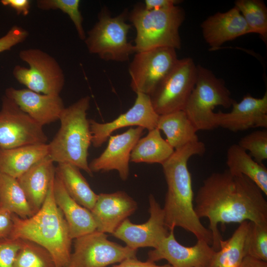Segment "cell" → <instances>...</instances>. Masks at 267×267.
Wrapping results in <instances>:
<instances>
[{
	"mask_svg": "<svg viewBox=\"0 0 267 267\" xmlns=\"http://www.w3.org/2000/svg\"><path fill=\"white\" fill-rule=\"evenodd\" d=\"M264 195L249 178L232 175L227 169L213 173L203 180L195 198L194 210L199 219L209 220L214 250L220 249L222 240L219 223H240L245 221L267 223Z\"/></svg>",
	"mask_w": 267,
	"mask_h": 267,
	"instance_id": "1",
	"label": "cell"
},
{
	"mask_svg": "<svg viewBox=\"0 0 267 267\" xmlns=\"http://www.w3.org/2000/svg\"><path fill=\"white\" fill-rule=\"evenodd\" d=\"M205 151L203 142H192L175 150L162 164L168 188L163 209L168 229L181 227L192 233L197 240L212 245L211 232L202 224L194 210L191 177L187 167L191 157L201 156Z\"/></svg>",
	"mask_w": 267,
	"mask_h": 267,
	"instance_id": "2",
	"label": "cell"
},
{
	"mask_svg": "<svg viewBox=\"0 0 267 267\" xmlns=\"http://www.w3.org/2000/svg\"><path fill=\"white\" fill-rule=\"evenodd\" d=\"M54 177L44 201L37 213L25 219L12 214L13 227L9 237L39 244L49 252L55 267H68L73 239L64 216L55 202Z\"/></svg>",
	"mask_w": 267,
	"mask_h": 267,
	"instance_id": "3",
	"label": "cell"
},
{
	"mask_svg": "<svg viewBox=\"0 0 267 267\" xmlns=\"http://www.w3.org/2000/svg\"><path fill=\"white\" fill-rule=\"evenodd\" d=\"M90 100L89 96L83 97L64 109L59 119L60 128L48 145V155L54 162L72 164L92 176L88 161L92 140L87 117Z\"/></svg>",
	"mask_w": 267,
	"mask_h": 267,
	"instance_id": "4",
	"label": "cell"
},
{
	"mask_svg": "<svg viewBox=\"0 0 267 267\" xmlns=\"http://www.w3.org/2000/svg\"><path fill=\"white\" fill-rule=\"evenodd\" d=\"M184 18V10L177 5L149 10L137 3L128 15L136 31V52L163 47L180 48L179 29Z\"/></svg>",
	"mask_w": 267,
	"mask_h": 267,
	"instance_id": "5",
	"label": "cell"
},
{
	"mask_svg": "<svg viewBox=\"0 0 267 267\" xmlns=\"http://www.w3.org/2000/svg\"><path fill=\"white\" fill-rule=\"evenodd\" d=\"M128 13L125 9L112 17L106 7L101 9L98 21L84 40L90 53L105 61L122 62L129 60L130 56L136 52V49L128 40L132 28V25L126 22Z\"/></svg>",
	"mask_w": 267,
	"mask_h": 267,
	"instance_id": "6",
	"label": "cell"
},
{
	"mask_svg": "<svg viewBox=\"0 0 267 267\" xmlns=\"http://www.w3.org/2000/svg\"><path fill=\"white\" fill-rule=\"evenodd\" d=\"M197 68L195 85L183 111L197 131L211 130L218 127L215 107L228 108L235 100L222 79L201 65Z\"/></svg>",
	"mask_w": 267,
	"mask_h": 267,
	"instance_id": "7",
	"label": "cell"
},
{
	"mask_svg": "<svg viewBox=\"0 0 267 267\" xmlns=\"http://www.w3.org/2000/svg\"><path fill=\"white\" fill-rule=\"evenodd\" d=\"M19 56L29 68L19 65L13 68L12 74L17 82L38 93L59 95L65 84V76L54 57L38 48L21 50Z\"/></svg>",
	"mask_w": 267,
	"mask_h": 267,
	"instance_id": "8",
	"label": "cell"
},
{
	"mask_svg": "<svg viewBox=\"0 0 267 267\" xmlns=\"http://www.w3.org/2000/svg\"><path fill=\"white\" fill-rule=\"evenodd\" d=\"M197 66L190 57L178 59L169 74L149 95L159 115L183 110L194 88Z\"/></svg>",
	"mask_w": 267,
	"mask_h": 267,
	"instance_id": "9",
	"label": "cell"
},
{
	"mask_svg": "<svg viewBox=\"0 0 267 267\" xmlns=\"http://www.w3.org/2000/svg\"><path fill=\"white\" fill-rule=\"evenodd\" d=\"M137 251L109 240L106 233L96 230L75 239L68 267H106L136 258Z\"/></svg>",
	"mask_w": 267,
	"mask_h": 267,
	"instance_id": "10",
	"label": "cell"
},
{
	"mask_svg": "<svg viewBox=\"0 0 267 267\" xmlns=\"http://www.w3.org/2000/svg\"><path fill=\"white\" fill-rule=\"evenodd\" d=\"M178 60L176 49L170 47L135 52L129 66L132 89L149 95Z\"/></svg>",
	"mask_w": 267,
	"mask_h": 267,
	"instance_id": "11",
	"label": "cell"
},
{
	"mask_svg": "<svg viewBox=\"0 0 267 267\" xmlns=\"http://www.w3.org/2000/svg\"><path fill=\"white\" fill-rule=\"evenodd\" d=\"M47 141L43 127L4 95L0 110V147L12 148Z\"/></svg>",
	"mask_w": 267,
	"mask_h": 267,
	"instance_id": "12",
	"label": "cell"
},
{
	"mask_svg": "<svg viewBox=\"0 0 267 267\" xmlns=\"http://www.w3.org/2000/svg\"><path fill=\"white\" fill-rule=\"evenodd\" d=\"M136 94L133 106L114 120L100 123L89 120L93 146L100 147L113 132L121 128L135 126L148 131L156 128L159 115L155 111L149 95L142 93Z\"/></svg>",
	"mask_w": 267,
	"mask_h": 267,
	"instance_id": "13",
	"label": "cell"
},
{
	"mask_svg": "<svg viewBox=\"0 0 267 267\" xmlns=\"http://www.w3.org/2000/svg\"><path fill=\"white\" fill-rule=\"evenodd\" d=\"M149 204L150 217L145 222L135 224L127 219L113 235L134 249L147 247L156 248L169 232L165 224L163 209L152 194L149 196Z\"/></svg>",
	"mask_w": 267,
	"mask_h": 267,
	"instance_id": "14",
	"label": "cell"
},
{
	"mask_svg": "<svg viewBox=\"0 0 267 267\" xmlns=\"http://www.w3.org/2000/svg\"><path fill=\"white\" fill-rule=\"evenodd\" d=\"M215 251L202 240H197L193 246L182 245L176 240L172 229L156 248L148 252L147 260L165 259L172 267H208Z\"/></svg>",
	"mask_w": 267,
	"mask_h": 267,
	"instance_id": "15",
	"label": "cell"
},
{
	"mask_svg": "<svg viewBox=\"0 0 267 267\" xmlns=\"http://www.w3.org/2000/svg\"><path fill=\"white\" fill-rule=\"evenodd\" d=\"M144 130L140 127H132L122 134L111 135L105 149L89 164L91 172L93 173L116 170L121 179L126 181L129 175L132 151L143 134Z\"/></svg>",
	"mask_w": 267,
	"mask_h": 267,
	"instance_id": "16",
	"label": "cell"
},
{
	"mask_svg": "<svg viewBox=\"0 0 267 267\" xmlns=\"http://www.w3.org/2000/svg\"><path fill=\"white\" fill-rule=\"evenodd\" d=\"M228 113H216V121L220 127L236 132L251 128H267V92L261 98L248 94L236 101Z\"/></svg>",
	"mask_w": 267,
	"mask_h": 267,
	"instance_id": "17",
	"label": "cell"
},
{
	"mask_svg": "<svg viewBox=\"0 0 267 267\" xmlns=\"http://www.w3.org/2000/svg\"><path fill=\"white\" fill-rule=\"evenodd\" d=\"M137 208L135 201L126 192L117 191L98 194L90 211L96 230L113 234Z\"/></svg>",
	"mask_w": 267,
	"mask_h": 267,
	"instance_id": "18",
	"label": "cell"
},
{
	"mask_svg": "<svg viewBox=\"0 0 267 267\" xmlns=\"http://www.w3.org/2000/svg\"><path fill=\"white\" fill-rule=\"evenodd\" d=\"M4 95L42 127L59 120L65 108L59 95L44 94L28 89L10 87L5 89Z\"/></svg>",
	"mask_w": 267,
	"mask_h": 267,
	"instance_id": "19",
	"label": "cell"
},
{
	"mask_svg": "<svg viewBox=\"0 0 267 267\" xmlns=\"http://www.w3.org/2000/svg\"><path fill=\"white\" fill-rule=\"evenodd\" d=\"M201 27L204 39L213 50L227 41L250 34L246 22L235 6L226 12L209 16Z\"/></svg>",
	"mask_w": 267,
	"mask_h": 267,
	"instance_id": "20",
	"label": "cell"
},
{
	"mask_svg": "<svg viewBox=\"0 0 267 267\" xmlns=\"http://www.w3.org/2000/svg\"><path fill=\"white\" fill-rule=\"evenodd\" d=\"M53 194L55 203L64 216L72 239L96 230L90 211L78 203L70 196L56 172Z\"/></svg>",
	"mask_w": 267,
	"mask_h": 267,
	"instance_id": "21",
	"label": "cell"
},
{
	"mask_svg": "<svg viewBox=\"0 0 267 267\" xmlns=\"http://www.w3.org/2000/svg\"><path fill=\"white\" fill-rule=\"evenodd\" d=\"M53 162L48 155L16 178L34 214L43 205L50 182L55 176Z\"/></svg>",
	"mask_w": 267,
	"mask_h": 267,
	"instance_id": "22",
	"label": "cell"
},
{
	"mask_svg": "<svg viewBox=\"0 0 267 267\" xmlns=\"http://www.w3.org/2000/svg\"><path fill=\"white\" fill-rule=\"evenodd\" d=\"M48 153L46 143L0 147V172L17 178Z\"/></svg>",
	"mask_w": 267,
	"mask_h": 267,
	"instance_id": "23",
	"label": "cell"
},
{
	"mask_svg": "<svg viewBox=\"0 0 267 267\" xmlns=\"http://www.w3.org/2000/svg\"><path fill=\"white\" fill-rule=\"evenodd\" d=\"M251 222L241 223L232 236L220 242L208 267H239L247 255L248 241Z\"/></svg>",
	"mask_w": 267,
	"mask_h": 267,
	"instance_id": "24",
	"label": "cell"
},
{
	"mask_svg": "<svg viewBox=\"0 0 267 267\" xmlns=\"http://www.w3.org/2000/svg\"><path fill=\"white\" fill-rule=\"evenodd\" d=\"M156 128L164 133L175 150L199 140L198 131L183 110L159 115Z\"/></svg>",
	"mask_w": 267,
	"mask_h": 267,
	"instance_id": "25",
	"label": "cell"
},
{
	"mask_svg": "<svg viewBox=\"0 0 267 267\" xmlns=\"http://www.w3.org/2000/svg\"><path fill=\"white\" fill-rule=\"evenodd\" d=\"M227 169L234 175H243L254 182L267 195V168L255 161L238 144L229 146L226 154Z\"/></svg>",
	"mask_w": 267,
	"mask_h": 267,
	"instance_id": "26",
	"label": "cell"
},
{
	"mask_svg": "<svg viewBox=\"0 0 267 267\" xmlns=\"http://www.w3.org/2000/svg\"><path fill=\"white\" fill-rule=\"evenodd\" d=\"M175 149L161 136L156 128L149 131L147 135L140 138L134 146L130 162L162 164L174 153Z\"/></svg>",
	"mask_w": 267,
	"mask_h": 267,
	"instance_id": "27",
	"label": "cell"
},
{
	"mask_svg": "<svg viewBox=\"0 0 267 267\" xmlns=\"http://www.w3.org/2000/svg\"><path fill=\"white\" fill-rule=\"evenodd\" d=\"M55 172L70 196L78 203L91 211L97 198L80 169L68 163L58 164Z\"/></svg>",
	"mask_w": 267,
	"mask_h": 267,
	"instance_id": "28",
	"label": "cell"
},
{
	"mask_svg": "<svg viewBox=\"0 0 267 267\" xmlns=\"http://www.w3.org/2000/svg\"><path fill=\"white\" fill-rule=\"evenodd\" d=\"M0 206L23 219L34 215L17 179L1 172Z\"/></svg>",
	"mask_w": 267,
	"mask_h": 267,
	"instance_id": "29",
	"label": "cell"
},
{
	"mask_svg": "<svg viewBox=\"0 0 267 267\" xmlns=\"http://www.w3.org/2000/svg\"><path fill=\"white\" fill-rule=\"evenodd\" d=\"M234 4L246 22L250 34H258L266 42L267 8L264 2L260 0H237Z\"/></svg>",
	"mask_w": 267,
	"mask_h": 267,
	"instance_id": "30",
	"label": "cell"
},
{
	"mask_svg": "<svg viewBox=\"0 0 267 267\" xmlns=\"http://www.w3.org/2000/svg\"><path fill=\"white\" fill-rule=\"evenodd\" d=\"M21 239L14 267H55L49 252L39 244Z\"/></svg>",
	"mask_w": 267,
	"mask_h": 267,
	"instance_id": "31",
	"label": "cell"
},
{
	"mask_svg": "<svg viewBox=\"0 0 267 267\" xmlns=\"http://www.w3.org/2000/svg\"><path fill=\"white\" fill-rule=\"evenodd\" d=\"M37 7L43 10L59 9L66 13L73 23L79 38L85 40L86 35L83 28V17L79 9V0H38Z\"/></svg>",
	"mask_w": 267,
	"mask_h": 267,
	"instance_id": "32",
	"label": "cell"
},
{
	"mask_svg": "<svg viewBox=\"0 0 267 267\" xmlns=\"http://www.w3.org/2000/svg\"><path fill=\"white\" fill-rule=\"evenodd\" d=\"M247 255L267 262V223H256L251 222Z\"/></svg>",
	"mask_w": 267,
	"mask_h": 267,
	"instance_id": "33",
	"label": "cell"
},
{
	"mask_svg": "<svg viewBox=\"0 0 267 267\" xmlns=\"http://www.w3.org/2000/svg\"><path fill=\"white\" fill-rule=\"evenodd\" d=\"M245 151H249L250 155L259 163L267 159V131H254L242 137L238 143Z\"/></svg>",
	"mask_w": 267,
	"mask_h": 267,
	"instance_id": "34",
	"label": "cell"
},
{
	"mask_svg": "<svg viewBox=\"0 0 267 267\" xmlns=\"http://www.w3.org/2000/svg\"><path fill=\"white\" fill-rule=\"evenodd\" d=\"M21 243V239L10 237L0 239V267H14Z\"/></svg>",
	"mask_w": 267,
	"mask_h": 267,
	"instance_id": "35",
	"label": "cell"
},
{
	"mask_svg": "<svg viewBox=\"0 0 267 267\" xmlns=\"http://www.w3.org/2000/svg\"><path fill=\"white\" fill-rule=\"evenodd\" d=\"M28 35L26 29L17 25L13 26L6 34L0 38V53L23 43Z\"/></svg>",
	"mask_w": 267,
	"mask_h": 267,
	"instance_id": "36",
	"label": "cell"
},
{
	"mask_svg": "<svg viewBox=\"0 0 267 267\" xmlns=\"http://www.w3.org/2000/svg\"><path fill=\"white\" fill-rule=\"evenodd\" d=\"M12 214L0 206V239L10 236L13 227Z\"/></svg>",
	"mask_w": 267,
	"mask_h": 267,
	"instance_id": "37",
	"label": "cell"
},
{
	"mask_svg": "<svg viewBox=\"0 0 267 267\" xmlns=\"http://www.w3.org/2000/svg\"><path fill=\"white\" fill-rule=\"evenodd\" d=\"M0 2L4 6L13 8L17 15L23 16L29 13L31 3L29 0H1Z\"/></svg>",
	"mask_w": 267,
	"mask_h": 267,
	"instance_id": "38",
	"label": "cell"
},
{
	"mask_svg": "<svg viewBox=\"0 0 267 267\" xmlns=\"http://www.w3.org/2000/svg\"><path fill=\"white\" fill-rule=\"evenodd\" d=\"M113 267H172L170 264L158 265L155 262L149 261H141L137 258H129L119 263Z\"/></svg>",
	"mask_w": 267,
	"mask_h": 267,
	"instance_id": "39",
	"label": "cell"
},
{
	"mask_svg": "<svg viewBox=\"0 0 267 267\" xmlns=\"http://www.w3.org/2000/svg\"><path fill=\"white\" fill-rule=\"evenodd\" d=\"M180 1L178 0H145L143 5L147 10H161L176 6Z\"/></svg>",
	"mask_w": 267,
	"mask_h": 267,
	"instance_id": "40",
	"label": "cell"
},
{
	"mask_svg": "<svg viewBox=\"0 0 267 267\" xmlns=\"http://www.w3.org/2000/svg\"><path fill=\"white\" fill-rule=\"evenodd\" d=\"M239 267H267V262L247 255Z\"/></svg>",
	"mask_w": 267,
	"mask_h": 267,
	"instance_id": "41",
	"label": "cell"
}]
</instances>
